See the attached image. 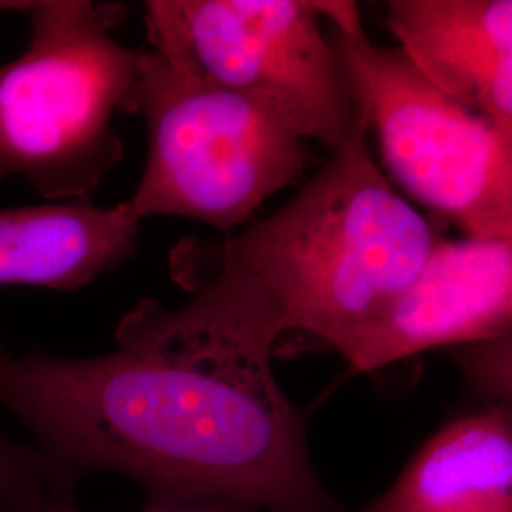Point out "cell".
Masks as SVG:
<instances>
[{
	"label": "cell",
	"instance_id": "6da1fadb",
	"mask_svg": "<svg viewBox=\"0 0 512 512\" xmlns=\"http://www.w3.org/2000/svg\"><path fill=\"white\" fill-rule=\"evenodd\" d=\"M281 334L253 285L219 266L183 308L139 302L107 355L0 353V406L71 488L116 473L147 505L344 512L313 467L302 412L275 380Z\"/></svg>",
	"mask_w": 512,
	"mask_h": 512
},
{
	"label": "cell",
	"instance_id": "7a4b0ae2",
	"mask_svg": "<svg viewBox=\"0 0 512 512\" xmlns=\"http://www.w3.org/2000/svg\"><path fill=\"white\" fill-rule=\"evenodd\" d=\"M439 238L361 137L332 152L283 209L228 234L217 251L219 266L253 285L283 332L306 330L334 348L397 300Z\"/></svg>",
	"mask_w": 512,
	"mask_h": 512
},
{
	"label": "cell",
	"instance_id": "3957f363",
	"mask_svg": "<svg viewBox=\"0 0 512 512\" xmlns=\"http://www.w3.org/2000/svg\"><path fill=\"white\" fill-rule=\"evenodd\" d=\"M120 2L46 0L31 40L0 67V181L25 179L50 202H90L124 156L112 128L139 73L141 50L112 38Z\"/></svg>",
	"mask_w": 512,
	"mask_h": 512
},
{
	"label": "cell",
	"instance_id": "277c9868",
	"mask_svg": "<svg viewBox=\"0 0 512 512\" xmlns=\"http://www.w3.org/2000/svg\"><path fill=\"white\" fill-rule=\"evenodd\" d=\"M122 112L147 122V165L128 202L141 220L186 217L228 236L310 158L304 139L270 110L152 50H141Z\"/></svg>",
	"mask_w": 512,
	"mask_h": 512
},
{
	"label": "cell",
	"instance_id": "5b68a950",
	"mask_svg": "<svg viewBox=\"0 0 512 512\" xmlns=\"http://www.w3.org/2000/svg\"><path fill=\"white\" fill-rule=\"evenodd\" d=\"M330 42L385 165L471 239H512V133L437 90L399 48L366 37L353 2L321 0Z\"/></svg>",
	"mask_w": 512,
	"mask_h": 512
},
{
	"label": "cell",
	"instance_id": "8992f818",
	"mask_svg": "<svg viewBox=\"0 0 512 512\" xmlns=\"http://www.w3.org/2000/svg\"><path fill=\"white\" fill-rule=\"evenodd\" d=\"M150 50L270 110L304 141L336 152L366 122L336 54L321 0H150Z\"/></svg>",
	"mask_w": 512,
	"mask_h": 512
},
{
	"label": "cell",
	"instance_id": "52a82bcc",
	"mask_svg": "<svg viewBox=\"0 0 512 512\" xmlns=\"http://www.w3.org/2000/svg\"><path fill=\"white\" fill-rule=\"evenodd\" d=\"M512 239L439 238L387 310L334 349L372 372L427 349L511 336Z\"/></svg>",
	"mask_w": 512,
	"mask_h": 512
},
{
	"label": "cell",
	"instance_id": "ba28073f",
	"mask_svg": "<svg viewBox=\"0 0 512 512\" xmlns=\"http://www.w3.org/2000/svg\"><path fill=\"white\" fill-rule=\"evenodd\" d=\"M385 27L437 90L512 133L511 0H391Z\"/></svg>",
	"mask_w": 512,
	"mask_h": 512
},
{
	"label": "cell",
	"instance_id": "9c48e42d",
	"mask_svg": "<svg viewBox=\"0 0 512 512\" xmlns=\"http://www.w3.org/2000/svg\"><path fill=\"white\" fill-rule=\"evenodd\" d=\"M139 230L141 219L128 202L2 209L0 285L80 289L126 262L137 247Z\"/></svg>",
	"mask_w": 512,
	"mask_h": 512
},
{
	"label": "cell",
	"instance_id": "30bf717a",
	"mask_svg": "<svg viewBox=\"0 0 512 512\" xmlns=\"http://www.w3.org/2000/svg\"><path fill=\"white\" fill-rule=\"evenodd\" d=\"M511 511V406L495 404L442 427L365 512Z\"/></svg>",
	"mask_w": 512,
	"mask_h": 512
},
{
	"label": "cell",
	"instance_id": "8fae6325",
	"mask_svg": "<svg viewBox=\"0 0 512 512\" xmlns=\"http://www.w3.org/2000/svg\"><path fill=\"white\" fill-rule=\"evenodd\" d=\"M0 512H82L76 507V490L55 484L23 494L0 497ZM141 512H266L238 501H198L183 505H145Z\"/></svg>",
	"mask_w": 512,
	"mask_h": 512
},
{
	"label": "cell",
	"instance_id": "7c38bea8",
	"mask_svg": "<svg viewBox=\"0 0 512 512\" xmlns=\"http://www.w3.org/2000/svg\"><path fill=\"white\" fill-rule=\"evenodd\" d=\"M48 484L71 488L57 478L50 461L35 444L0 439V497L23 494Z\"/></svg>",
	"mask_w": 512,
	"mask_h": 512
},
{
	"label": "cell",
	"instance_id": "4fadbf2b",
	"mask_svg": "<svg viewBox=\"0 0 512 512\" xmlns=\"http://www.w3.org/2000/svg\"><path fill=\"white\" fill-rule=\"evenodd\" d=\"M37 2H19V0H0V12H33Z\"/></svg>",
	"mask_w": 512,
	"mask_h": 512
},
{
	"label": "cell",
	"instance_id": "5bb4252c",
	"mask_svg": "<svg viewBox=\"0 0 512 512\" xmlns=\"http://www.w3.org/2000/svg\"><path fill=\"white\" fill-rule=\"evenodd\" d=\"M512 512V511H511Z\"/></svg>",
	"mask_w": 512,
	"mask_h": 512
}]
</instances>
